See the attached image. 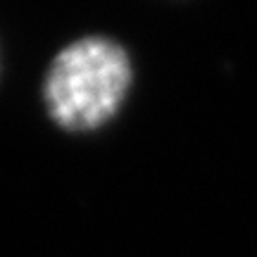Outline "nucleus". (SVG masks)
I'll return each instance as SVG.
<instances>
[{"label":"nucleus","instance_id":"nucleus-1","mask_svg":"<svg viewBox=\"0 0 257 257\" xmlns=\"http://www.w3.org/2000/svg\"><path fill=\"white\" fill-rule=\"evenodd\" d=\"M128 86L131 60L119 43L105 36L79 38L48 69V114L67 131H93L119 112Z\"/></svg>","mask_w":257,"mask_h":257}]
</instances>
